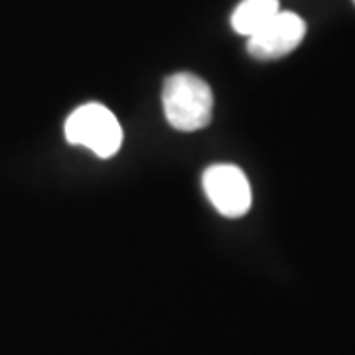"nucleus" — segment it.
<instances>
[{"mask_svg":"<svg viewBox=\"0 0 355 355\" xmlns=\"http://www.w3.org/2000/svg\"><path fill=\"white\" fill-rule=\"evenodd\" d=\"M65 139L71 144L85 146L99 158H111L123 144V128L107 107L87 103L67 116Z\"/></svg>","mask_w":355,"mask_h":355,"instance_id":"2","label":"nucleus"},{"mask_svg":"<svg viewBox=\"0 0 355 355\" xmlns=\"http://www.w3.org/2000/svg\"><path fill=\"white\" fill-rule=\"evenodd\" d=\"M164 113L168 123L182 132H196L211 123L214 95L209 85L191 73H174L166 79Z\"/></svg>","mask_w":355,"mask_h":355,"instance_id":"1","label":"nucleus"},{"mask_svg":"<svg viewBox=\"0 0 355 355\" xmlns=\"http://www.w3.org/2000/svg\"><path fill=\"white\" fill-rule=\"evenodd\" d=\"M279 12V0H243L231 14V28L249 38Z\"/></svg>","mask_w":355,"mask_h":355,"instance_id":"5","label":"nucleus"},{"mask_svg":"<svg viewBox=\"0 0 355 355\" xmlns=\"http://www.w3.org/2000/svg\"><path fill=\"white\" fill-rule=\"evenodd\" d=\"M203 190L225 217H241L251 209L253 193L249 180L237 166L216 164L203 172Z\"/></svg>","mask_w":355,"mask_h":355,"instance_id":"3","label":"nucleus"},{"mask_svg":"<svg viewBox=\"0 0 355 355\" xmlns=\"http://www.w3.org/2000/svg\"><path fill=\"white\" fill-rule=\"evenodd\" d=\"M354 2H355V0H354Z\"/></svg>","mask_w":355,"mask_h":355,"instance_id":"6","label":"nucleus"},{"mask_svg":"<svg viewBox=\"0 0 355 355\" xmlns=\"http://www.w3.org/2000/svg\"><path fill=\"white\" fill-rule=\"evenodd\" d=\"M304 36V20L298 14L280 10L261 30L249 36L247 50L257 60H279L296 50Z\"/></svg>","mask_w":355,"mask_h":355,"instance_id":"4","label":"nucleus"}]
</instances>
